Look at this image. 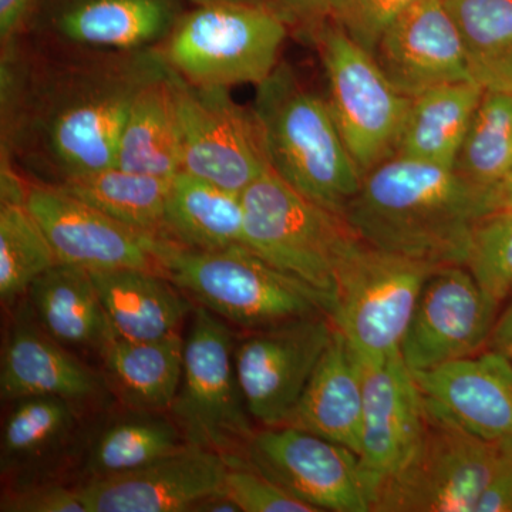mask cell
I'll list each match as a JSON object with an SVG mask.
<instances>
[{
	"label": "cell",
	"instance_id": "obj_25",
	"mask_svg": "<svg viewBox=\"0 0 512 512\" xmlns=\"http://www.w3.org/2000/svg\"><path fill=\"white\" fill-rule=\"evenodd\" d=\"M117 338L156 340L180 330L195 303L171 279L146 269L92 272Z\"/></svg>",
	"mask_w": 512,
	"mask_h": 512
},
{
	"label": "cell",
	"instance_id": "obj_3",
	"mask_svg": "<svg viewBox=\"0 0 512 512\" xmlns=\"http://www.w3.org/2000/svg\"><path fill=\"white\" fill-rule=\"evenodd\" d=\"M251 109L261 128L269 170L306 200L343 217L363 174L328 100L305 86L289 64L279 63L256 86Z\"/></svg>",
	"mask_w": 512,
	"mask_h": 512
},
{
	"label": "cell",
	"instance_id": "obj_17",
	"mask_svg": "<svg viewBox=\"0 0 512 512\" xmlns=\"http://www.w3.org/2000/svg\"><path fill=\"white\" fill-rule=\"evenodd\" d=\"M356 359L363 382L359 460L373 504L379 485L406 463L423 439L427 409L400 353Z\"/></svg>",
	"mask_w": 512,
	"mask_h": 512
},
{
	"label": "cell",
	"instance_id": "obj_13",
	"mask_svg": "<svg viewBox=\"0 0 512 512\" xmlns=\"http://www.w3.org/2000/svg\"><path fill=\"white\" fill-rule=\"evenodd\" d=\"M245 460L319 512H370L372 497L355 451L291 426L264 427Z\"/></svg>",
	"mask_w": 512,
	"mask_h": 512
},
{
	"label": "cell",
	"instance_id": "obj_20",
	"mask_svg": "<svg viewBox=\"0 0 512 512\" xmlns=\"http://www.w3.org/2000/svg\"><path fill=\"white\" fill-rule=\"evenodd\" d=\"M373 57L407 97L441 84L476 82L446 0H417L386 30Z\"/></svg>",
	"mask_w": 512,
	"mask_h": 512
},
{
	"label": "cell",
	"instance_id": "obj_40",
	"mask_svg": "<svg viewBox=\"0 0 512 512\" xmlns=\"http://www.w3.org/2000/svg\"><path fill=\"white\" fill-rule=\"evenodd\" d=\"M476 512H512V439L501 440L493 476L478 501Z\"/></svg>",
	"mask_w": 512,
	"mask_h": 512
},
{
	"label": "cell",
	"instance_id": "obj_15",
	"mask_svg": "<svg viewBox=\"0 0 512 512\" xmlns=\"http://www.w3.org/2000/svg\"><path fill=\"white\" fill-rule=\"evenodd\" d=\"M26 205L59 264L90 272L146 269L163 274L157 256L161 239L127 227L55 185L29 181Z\"/></svg>",
	"mask_w": 512,
	"mask_h": 512
},
{
	"label": "cell",
	"instance_id": "obj_43",
	"mask_svg": "<svg viewBox=\"0 0 512 512\" xmlns=\"http://www.w3.org/2000/svg\"><path fill=\"white\" fill-rule=\"evenodd\" d=\"M491 202H493V212L512 208V173L500 184L491 188Z\"/></svg>",
	"mask_w": 512,
	"mask_h": 512
},
{
	"label": "cell",
	"instance_id": "obj_14",
	"mask_svg": "<svg viewBox=\"0 0 512 512\" xmlns=\"http://www.w3.org/2000/svg\"><path fill=\"white\" fill-rule=\"evenodd\" d=\"M498 305L464 265H444L427 279L400 345L410 372L477 355L488 345Z\"/></svg>",
	"mask_w": 512,
	"mask_h": 512
},
{
	"label": "cell",
	"instance_id": "obj_7",
	"mask_svg": "<svg viewBox=\"0 0 512 512\" xmlns=\"http://www.w3.org/2000/svg\"><path fill=\"white\" fill-rule=\"evenodd\" d=\"M235 333L195 305L184 345V367L170 416L191 446L225 457H245L254 437L235 367Z\"/></svg>",
	"mask_w": 512,
	"mask_h": 512
},
{
	"label": "cell",
	"instance_id": "obj_11",
	"mask_svg": "<svg viewBox=\"0 0 512 512\" xmlns=\"http://www.w3.org/2000/svg\"><path fill=\"white\" fill-rule=\"evenodd\" d=\"M181 171L241 192L269 170L261 128L222 87L190 83L173 70Z\"/></svg>",
	"mask_w": 512,
	"mask_h": 512
},
{
	"label": "cell",
	"instance_id": "obj_10",
	"mask_svg": "<svg viewBox=\"0 0 512 512\" xmlns=\"http://www.w3.org/2000/svg\"><path fill=\"white\" fill-rule=\"evenodd\" d=\"M500 447L427 410L423 439L379 485L372 512H476Z\"/></svg>",
	"mask_w": 512,
	"mask_h": 512
},
{
	"label": "cell",
	"instance_id": "obj_8",
	"mask_svg": "<svg viewBox=\"0 0 512 512\" xmlns=\"http://www.w3.org/2000/svg\"><path fill=\"white\" fill-rule=\"evenodd\" d=\"M437 268L359 239L340 266L330 312L357 357L382 359L400 353L421 289Z\"/></svg>",
	"mask_w": 512,
	"mask_h": 512
},
{
	"label": "cell",
	"instance_id": "obj_23",
	"mask_svg": "<svg viewBox=\"0 0 512 512\" xmlns=\"http://www.w3.org/2000/svg\"><path fill=\"white\" fill-rule=\"evenodd\" d=\"M362 417V372L348 340L336 329L305 392L282 426L316 434L359 456Z\"/></svg>",
	"mask_w": 512,
	"mask_h": 512
},
{
	"label": "cell",
	"instance_id": "obj_21",
	"mask_svg": "<svg viewBox=\"0 0 512 512\" xmlns=\"http://www.w3.org/2000/svg\"><path fill=\"white\" fill-rule=\"evenodd\" d=\"M413 376L434 416L484 440L512 439L510 357L488 349Z\"/></svg>",
	"mask_w": 512,
	"mask_h": 512
},
{
	"label": "cell",
	"instance_id": "obj_5",
	"mask_svg": "<svg viewBox=\"0 0 512 512\" xmlns=\"http://www.w3.org/2000/svg\"><path fill=\"white\" fill-rule=\"evenodd\" d=\"M289 32L264 3H195L160 50L171 70L197 86H259L278 67Z\"/></svg>",
	"mask_w": 512,
	"mask_h": 512
},
{
	"label": "cell",
	"instance_id": "obj_44",
	"mask_svg": "<svg viewBox=\"0 0 512 512\" xmlns=\"http://www.w3.org/2000/svg\"><path fill=\"white\" fill-rule=\"evenodd\" d=\"M192 3H204V2H217V0H191ZM239 2H258L262 3V0H239Z\"/></svg>",
	"mask_w": 512,
	"mask_h": 512
},
{
	"label": "cell",
	"instance_id": "obj_35",
	"mask_svg": "<svg viewBox=\"0 0 512 512\" xmlns=\"http://www.w3.org/2000/svg\"><path fill=\"white\" fill-rule=\"evenodd\" d=\"M466 268L497 305L512 292V208L491 212L471 237Z\"/></svg>",
	"mask_w": 512,
	"mask_h": 512
},
{
	"label": "cell",
	"instance_id": "obj_2",
	"mask_svg": "<svg viewBox=\"0 0 512 512\" xmlns=\"http://www.w3.org/2000/svg\"><path fill=\"white\" fill-rule=\"evenodd\" d=\"M491 212V188L471 183L454 168L394 154L363 175L343 218L380 251L466 266L474 228Z\"/></svg>",
	"mask_w": 512,
	"mask_h": 512
},
{
	"label": "cell",
	"instance_id": "obj_16",
	"mask_svg": "<svg viewBox=\"0 0 512 512\" xmlns=\"http://www.w3.org/2000/svg\"><path fill=\"white\" fill-rule=\"evenodd\" d=\"M184 13V0H42L28 36L42 46L160 49Z\"/></svg>",
	"mask_w": 512,
	"mask_h": 512
},
{
	"label": "cell",
	"instance_id": "obj_24",
	"mask_svg": "<svg viewBox=\"0 0 512 512\" xmlns=\"http://www.w3.org/2000/svg\"><path fill=\"white\" fill-rule=\"evenodd\" d=\"M29 302L42 328L76 355H104L117 336L92 272L57 264L36 279Z\"/></svg>",
	"mask_w": 512,
	"mask_h": 512
},
{
	"label": "cell",
	"instance_id": "obj_39",
	"mask_svg": "<svg viewBox=\"0 0 512 512\" xmlns=\"http://www.w3.org/2000/svg\"><path fill=\"white\" fill-rule=\"evenodd\" d=\"M339 0H262L264 5L274 10L289 30L298 33L303 39L330 22Z\"/></svg>",
	"mask_w": 512,
	"mask_h": 512
},
{
	"label": "cell",
	"instance_id": "obj_12",
	"mask_svg": "<svg viewBox=\"0 0 512 512\" xmlns=\"http://www.w3.org/2000/svg\"><path fill=\"white\" fill-rule=\"evenodd\" d=\"M329 316L249 330L235 345V367L252 420L278 427L291 416L335 336Z\"/></svg>",
	"mask_w": 512,
	"mask_h": 512
},
{
	"label": "cell",
	"instance_id": "obj_29",
	"mask_svg": "<svg viewBox=\"0 0 512 512\" xmlns=\"http://www.w3.org/2000/svg\"><path fill=\"white\" fill-rule=\"evenodd\" d=\"M170 241L198 251L244 245L245 211L241 192L180 171L170 184L167 202Z\"/></svg>",
	"mask_w": 512,
	"mask_h": 512
},
{
	"label": "cell",
	"instance_id": "obj_32",
	"mask_svg": "<svg viewBox=\"0 0 512 512\" xmlns=\"http://www.w3.org/2000/svg\"><path fill=\"white\" fill-rule=\"evenodd\" d=\"M446 5L476 82L512 92V0H446Z\"/></svg>",
	"mask_w": 512,
	"mask_h": 512
},
{
	"label": "cell",
	"instance_id": "obj_42",
	"mask_svg": "<svg viewBox=\"0 0 512 512\" xmlns=\"http://www.w3.org/2000/svg\"><path fill=\"white\" fill-rule=\"evenodd\" d=\"M488 348L503 353L512 360V292L510 303L495 322L493 333H491V338L488 340Z\"/></svg>",
	"mask_w": 512,
	"mask_h": 512
},
{
	"label": "cell",
	"instance_id": "obj_34",
	"mask_svg": "<svg viewBox=\"0 0 512 512\" xmlns=\"http://www.w3.org/2000/svg\"><path fill=\"white\" fill-rule=\"evenodd\" d=\"M59 264L26 202H0V301L13 308L39 276Z\"/></svg>",
	"mask_w": 512,
	"mask_h": 512
},
{
	"label": "cell",
	"instance_id": "obj_36",
	"mask_svg": "<svg viewBox=\"0 0 512 512\" xmlns=\"http://www.w3.org/2000/svg\"><path fill=\"white\" fill-rule=\"evenodd\" d=\"M227 458L229 468L225 477L224 493L234 501L239 511L319 512L259 473L245 457Z\"/></svg>",
	"mask_w": 512,
	"mask_h": 512
},
{
	"label": "cell",
	"instance_id": "obj_18",
	"mask_svg": "<svg viewBox=\"0 0 512 512\" xmlns=\"http://www.w3.org/2000/svg\"><path fill=\"white\" fill-rule=\"evenodd\" d=\"M228 458L188 444L120 476L76 485L87 512H184L224 491Z\"/></svg>",
	"mask_w": 512,
	"mask_h": 512
},
{
	"label": "cell",
	"instance_id": "obj_28",
	"mask_svg": "<svg viewBox=\"0 0 512 512\" xmlns=\"http://www.w3.org/2000/svg\"><path fill=\"white\" fill-rule=\"evenodd\" d=\"M116 167L173 180L181 171L180 128L173 70L141 90L117 144Z\"/></svg>",
	"mask_w": 512,
	"mask_h": 512
},
{
	"label": "cell",
	"instance_id": "obj_38",
	"mask_svg": "<svg viewBox=\"0 0 512 512\" xmlns=\"http://www.w3.org/2000/svg\"><path fill=\"white\" fill-rule=\"evenodd\" d=\"M2 512H87L76 487L62 483H37L6 487L0 498Z\"/></svg>",
	"mask_w": 512,
	"mask_h": 512
},
{
	"label": "cell",
	"instance_id": "obj_41",
	"mask_svg": "<svg viewBox=\"0 0 512 512\" xmlns=\"http://www.w3.org/2000/svg\"><path fill=\"white\" fill-rule=\"evenodd\" d=\"M42 0H0V47L26 39Z\"/></svg>",
	"mask_w": 512,
	"mask_h": 512
},
{
	"label": "cell",
	"instance_id": "obj_27",
	"mask_svg": "<svg viewBox=\"0 0 512 512\" xmlns=\"http://www.w3.org/2000/svg\"><path fill=\"white\" fill-rule=\"evenodd\" d=\"M484 92L480 83L457 82L410 97L397 156L454 168Z\"/></svg>",
	"mask_w": 512,
	"mask_h": 512
},
{
	"label": "cell",
	"instance_id": "obj_37",
	"mask_svg": "<svg viewBox=\"0 0 512 512\" xmlns=\"http://www.w3.org/2000/svg\"><path fill=\"white\" fill-rule=\"evenodd\" d=\"M417 0H339L330 22L367 52H375L386 30Z\"/></svg>",
	"mask_w": 512,
	"mask_h": 512
},
{
	"label": "cell",
	"instance_id": "obj_30",
	"mask_svg": "<svg viewBox=\"0 0 512 512\" xmlns=\"http://www.w3.org/2000/svg\"><path fill=\"white\" fill-rule=\"evenodd\" d=\"M188 446L177 424L165 412L124 407L94 431L83 457V481L120 476Z\"/></svg>",
	"mask_w": 512,
	"mask_h": 512
},
{
	"label": "cell",
	"instance_id": "obj_9",
	"mask_svg": "<svg viewBox=\"0 0 512 512\" xmlns=\"http://www.w3.org/2000/svg\"><path fill=\"white\" fill-rule=\"evenodd\" d=\"M308 40L318 49L340 134L365 175L396 154L410 97L400 93L372 53L336 23L326 22Z\"/></svg>",
	"mask_w": 512,
	"mask_h": 512
},
{
	"label": "cell",
	"instance_id": "obj_4",
	"mask_svg": "<svg viewBox=\"0 0 512 512\" xmlns=\"http://www.w3.org/2000/svg\"><path fill=\"white\" fill-rule=\"evenodd\" d=\"M157 256L163 274L195 305L237 328H271L332 312L328 296L245 245L198 251L161 239Z\"/></svg>",
	"mask_w": 512,
	"mask_h": 512
},
{
	"label": "cell",
	"instance_id": "obj_19",
	"mask_svg": "<svg viewBox=\"0 0 512 512\" xmlns=\"http://www.w3.org/2000/svg\"><path fill=\"white\" fill-rule=\"evenodd\" d=\"M13 308L2 343V402L52 396L82 409L103 402L111 393L103 372H96L42 328L28 296Z\"/></svg>",
	"mask_w": 512,
	"mask_h": 512
},
{
	"label": "cell",
	"instance_id": "obj_22",
	"mask_svg": "<svg viewBox=\"0 0 512 512\" xmlns=\"http://www.w3.org/2000/svg\"><path fill=\"white\" fill-rule=\"evenodd\" d=\"M3 414L0 471L6 487L50 483L52 470L73 453L82 407L52 396L12 400Z\"/></svg>",
	"mask_w": 512,
	"mask_h": 512
},
{
	"label": "cell",
	"instance_id": "obj_6",
	"mask_svg": "<svg viewBox=\"0 0 512 512\" xmlns=\"http://www.w3.org/2000/svg\"><path fill=\"white\" fill-rule=\"evenodd\" d=\"M242 202L245 247L328 296L333 309L340 266L360 239L345 218L306 200L271 170L242 191Z\"/></svg>",
	"mask_w": 512,
	"mask_h": 512
},
{
	"label": "cell",
	"instance_id": "obj_31",
	"mask_svg": "<svg viewBox=\"0 0 512 512\" xmlns=\"http://www.w3.org/2000/svg\"><path fill=\"white\" fill-rule=\"evenodd\" d=\"M171 180L130 173L119 167L104 168L69 178L55 187L97 208L127 227L170 241L167 202Z\"/></svg>",
	"mask_w": 512,
	"mask_h": 512
},
{
	"label": "cell",
	"instance_id": "obj_1",
	"mask_svg": "<svg viewBox=\"0 0 512 512\" xmlns=\"http://www.w3.org/2000/svg\"><path fill=\"white\" fill-rule=\"evenodd\" d=\"M168 70L160 49H73L26 39L2 49L3 160L49 185L116 167L128 111Z\"/></svg>",
	"mask_w": 512,
	"mask_h": 512
},
{
	"label": "cell",
	"instance_id": "obj_33",
	"mask_svg": "<svg viewBox=\"0 0 512 512\" xmlns=\"http://www.w3.org/2000/svg\"><path fill=\"white\" fill-rule=\"evenodd\" d=\"M454 170L484 188L512 173V92L485 89Z\"/></svg>",
	"mask_w": 512,
	"mask_h": 512
},
{
	"label": "cell",
	"instance_id": "obj_26",
	"mask_svg": "<svg viewBox=\"0 0 512 512\" xmlns=\"http://www.w3.org/2000/svg\"><path fill=\"white\" fill-rule=\"evenodd\" d=\"M180 332L156 340L116 338L101 356L103 375L121 406L141 412H170L184 367Z\"/></svg>",
	"mask_w": 512,
	"mask_h": 512
}]
</instances>
